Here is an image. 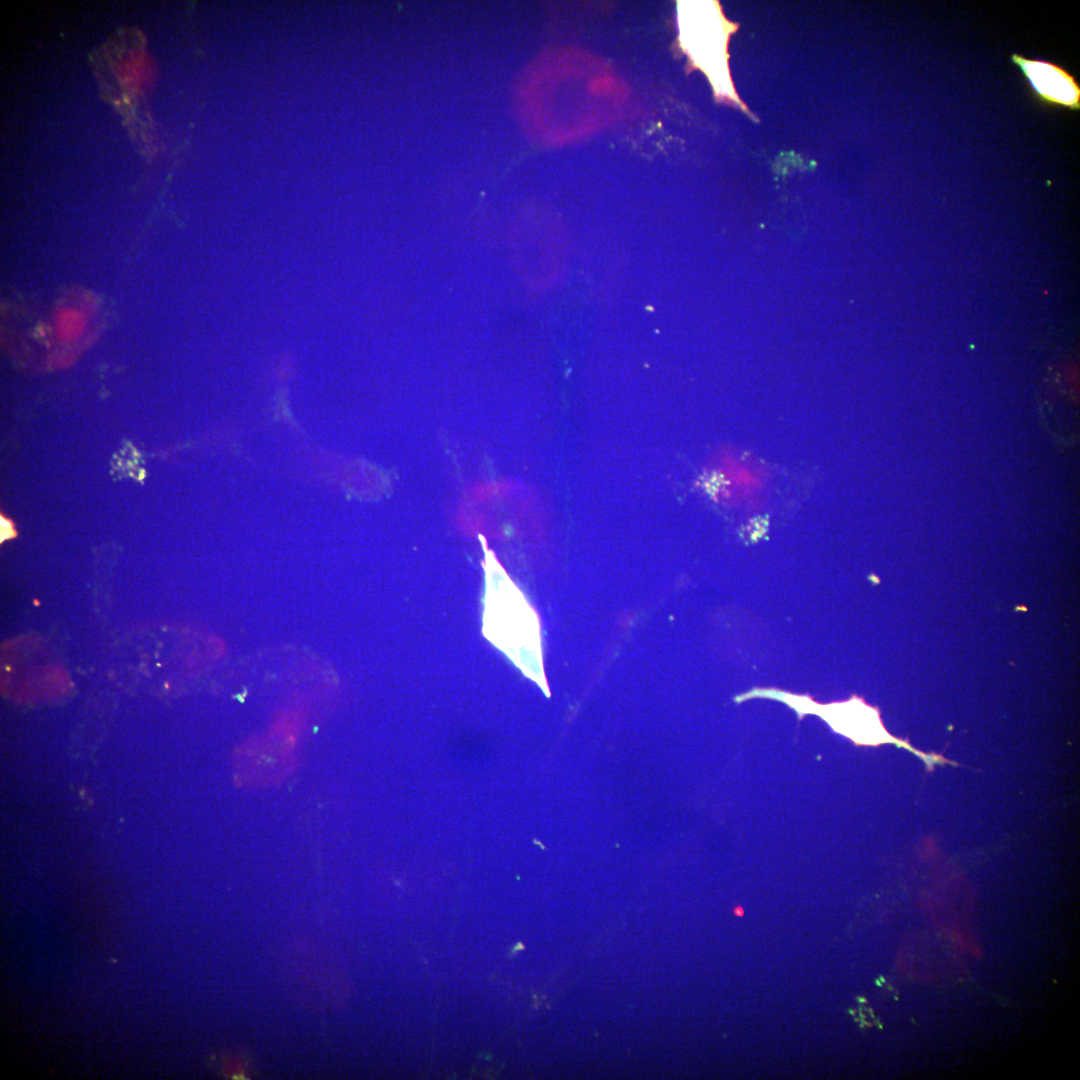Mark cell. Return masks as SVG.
Here are the masks:
<instances>
[{"label": "cell", "instance_id": "obj_1", "mask_svg": "<svg viewBox=\"0 0 1080 1080\" xmlns=\"http://www.w3.org/2000/svg\"><path fill=\"white\" fill-rule=\"evenodd\" d=\"M817 709L810 708L805 713H817L823 717L831 727L847 737L857 745L878 746L892 743L899 748H905L919 757L928 771H932L935 764L954 763L942 755L925 753L915 749L906 740H900L890 735L883 726L877 708L867 705L861 698L853 697L851 700L831 705H818Z\"/></svg>", "mask_w": 1080, "mask_h": 1080}, {"label": "cell", "instance_id": "obj_2", "mask_svg": "<svg viewBox=\"0 0 1080 1080\" xmlns=\"http://www.w3.org/2000/svg\"><path fill=\"white\" fill-rule=\"evenodd\" d=\"M511 251L520 277L534 290L551 287L564 271L567 245L553 233L518 230L512 237Z\"/></svg>", "mask_w": 1080, "mask_h": 1080}, {"label": "cell", "instance_id": "obj_3", "mask_svg": "<svg viewBox=\"0 0 1080 1080\" xmlns=\"http://www.w3.org/2000/svg\"><path fill=\"white\" fill-rule=\"evenodd\" d=\"M1011 62L1021 71L1033 97L1046 107L1080 110V85L1063 67L1042 59L1013 53Z\"/></svg>", "mask_w": 1080, "mask_h": 1080}, {"label": "cell", "instance_id": "obj_4", "mask_svg": "<svg viewBox=\"0 0 1080 1080\" xmlns=\"http://www.w3.org/2000/svg\"><path fill=\"white\" fill-rule=\"evenodd\" d=\"M522 949H524V945L521 942H518L517 945L512 950V952L514 953L515 951L522 950Z\"/></svg>", "mask_w": 1080, "mask_h": 1080}, {"label": "cell", "instance_id": "obj_5", "mask_svg": "<svg viewBox=\"0 0 1080 1080\" xmlns=\"http://www.w3.org/2000/svg\"><path fill=\"white\" fill-rule=\"evenodd\" d=\"M734 912H735L736 916H742L743 915V910L740 907L736 908Z\"/></svg>", "mask_w": 1080, "mask_h": 1080}]
</instances>
